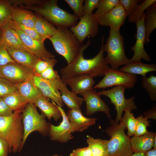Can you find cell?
<instances>
[{"label":"cell","mask_w":156,"mask_h":156,"mask_svg":"<svg viewBox=\"0 0 156 156\" xmlns=\"http://www.w3.org/2000/svg\"><path fill=\"white\" fill-rule=\"evenodd\" d=\"M104 36L102 39L101 49L97 55L92 58L86 59L83 56L84 51L90 44L89 39L85 44L82 45L79 54L71 63L60 70L61 79L63 80L75 75L86 74L94 77L104 76L109 68L104 56L103 49Z\"/></svg>","instance_id":"1"},{"label":"cell","mask_w":156,"mask_h":156,"mask_svg":"<svg viewBox=\"0 0 156 156\" xmlns=\"http://www.w3.org/2000/svg\"><path fill=\"white\" fill-rule=\"evenodd\" d=\"M23 111H15L8 116H0V137L7 143L10 153L20 152L22 149Z\"/></svg>","instance_id":"2"},{"label":"cell","mask_w":156,"mask_h":156,"mask_svg":"<svg viewBox=\"0 0 156 156\" xmlns=\"http://www.w3.org/2000/svg\"><path fill=\"white\" fill-rule=\"evenodd\" d=\"M58 0H43L39 5L21 6L23 8L34 11L42 16L57 28H68L75 26L78 18L59 7Z\"/></svg>","instance_id":"3"},{"label":"cell","mask_w":156,"mask_h":156,"mask_svg":"<svg viewBox=\"0 0 156 156\" xmlns=\"http://www.w3.org/2000/svg\"><path fill=\"white\" fill-rule=\"evenodd\" d=\"M110 122L105 131L110 137L107 142L108 156H131L133 152L130 138L125 133L126 127L121 120L118 123L111 119Z\"/></svg>","instance_id":"4"},{"label":"cell","mask_w":156,"mask_h":156,"mask_svg":"<svg viewBox=\"0 0 156 156\" xmlns=\"http://www.w3.org/2000/svg\"><path fill=\"white\" fill-rule=\"evenodd\" d=\"M57 29L55 33L49 39L55 51L69 64L77 57L82 45L68 28Z\"/></svg>","instance_id":"5"},{"label":"cell","mask_w":156,"mask_h":156,"mask_svg":"<svg viewBox=\"0 0 156 156\" xmlns=\"http://www.w3.org/2000/svg\"><path fill=\"white\" fill-rule=\"evenodd\" d=\"M43 114H40L34 103H28L23 111L22 119L23 136L22 144L23 148L30 134L37 131L44 136L49 133L50 124L48 123Z\"/></svg>","instance_id":"6"},{"label":"cell","mask_w":156,"mask_h":156,"mask_svg":"<svg viewBox=\"0 0 156 156\" xmlns=\"http://www.w3.org/2000/svg\"><path fill=\"white\" fill-rule=\"evenodd\" d=\"M123 37L120 31L110 29L109 35L105 44L103 46L104 52L107 53L105 57L107 64L111 68L117 69L120 66L131 62L125 55L124 47Z\"/></svg>","instance_id":"7"},{"label":"cell","mask_w":156,"mask_h":156,"mask_svg":"<svg viewBox=\"0 0 156 156\" xmlns=\"http://www.w3.org/2000/svg\"><path fill=\"white\" fill-rule=\"evenodd\" d=\"M126 88L124 86H118L111 89L99 92L101 95L109 98L111 103L114 106L117 112L115 121L117 123H118L121 120L124 111L127 110L131 112L137 108L134 101V96L129 99L125 98V92Z\"/></svg>","instance_id":"8"},{"label":"cell","mask_w":156,"mask_h":156,"mask_svg":"<svg viewBox=\"0 0 156 156\" xmlns=\"http://www.w3.org/2000/svg\"><path fill=\"white\" fill-rule=\"evenodd\" d=\"M104 76V78L94 86V89H105L118 86H124L126 88H131L135 86L137 81V77L135 75L109 68L106 70Z\"/></svg>","instance_id":"9"},{"label":"cell","mask_w":156,"mask_h":156,"mask_svg":"<svg viewBox=\"0 0 156 156\" xmlns=\"http://www.w3.org/2000/svg\"><path fill=\"white\" fill-rule=\"evenodd\" d=\"M99 17L95 13L83 15L77 24L70 28V30L82 44L88 36L94 38L99 31Z\"/></svg>","instance_id":"10"},{"label":"cell","mask_w":156,"mask_h":156,"mask_svg":"<svg viewBox=\"0 0 156 156\" xmlns=\"http://www.w3.org/2000/svg\"><path fill=\"white\" fill-rule=\"evenodd\" d=\"M36 74L32 69L16 62L0 66V77L15 84L24 81L33 82V78Z\"/></svg>","instance_id":"11"},{"label":"cell","mask_w":156,"mask_h":156,"mask_svg":"<svg viewBox=\"0 0 156 156\" xmlns=\"http://www.w3.org/2000/svg\"><path fill=\"white\" fill-rule=\"evenodd\" d=\"M10 25L16 32L30 53L41 60H47L55 58V55L45 48L44 42L39 41L26 35L12 20Z\"/></svg>","instance_id":"12"},{"label":"cell","mask_w":156,"mask_h":156,"mask_svg":"<svg viewBox=\"0 0 156 156\" xmlns=\"http://www.w3.org/2000/svg\"><path fill=\"white\" fill-rule=\"evenodd\" d=\"M61 78L48 80L36 74L33 78V83L40 90L43 96L50 99L57 105L62 107L64 104L58 88Z\"/></svg>","instance_id":"13"},{"label":"cell","mask_w":156,"mask_h":156,"mask_svg":"<svg viewBox=\"0 0 156 156\" xmlns=\"http://www.w3.org/2000/svg\"><path fill=\"white\" fill-rule=\"evenodd\" d=\"M57 106L61 112L62 120L58 125L50 124L48 135L51 140L65 143L73 138L72 133L74 132L73 129L64 109Z\"/></svg>","instance_id":"14"},{"label":"cell","mask_w":156,"mask_h":156,"mask_svg":"<svg viewBox=\"0 0 156 156\" xmlns=\"http://www.w3.org/2000/svg\"><path fill=\"white\" fill-rule=\"evenodd\" d=\"M80 94L83 96L86 104L87 115L90 116L96 112H101L105 113L108 118H111L109 107L101 98L99 92L92 88Z\"/></svg>","instance_id":"15"},{"label":"cell","mask_w":156,"mask_h":156,"mask_svg":"<svg viewBox=\"0 0 156 156\" xmlns=\"http://www.w3.org/2000/svg\"><path fill=\"white\" fill-rule=\"evenodd\" d=\"M127 16L124 7L120 2L112 9L99 17V24L102 26H108L111 29L120 31Z\"/></svg>","instance_id":"16"},{"label":"cell","mask_w":156,"mask_h":156,"mask_svg":"<svg viewBox=\"0 0 156 156\" xmlns=\"http://www.w3.org/2000/svg\"><path fill=\"white\" fill-rule=\"evenodd\" d=\"M144 13L141 18L135 23L137 29L135 44L131 48L134 52L133 57L130 60L131 62H141L142 59L150 62L151 59L145 51V31L144 23Z\"/></svg>","instance_id":"17"},{"label":"cell","mask_w":156,"mask_h":156,"mask_svg":"<svg viewBox=\"0 0 156 156\" xmlns=\"http://www.w3.org/2000/svg\"><path fill=\"white\" fill-rule=\"evenodd\" d=\"M74 131L82 132L94 124L97 120L95 118H88L82 114L80 109H70L67 115Z\"/></svg>","instance_id":"18"},{"label":"cell","mask_w":156,"mask_h":156,"mask_svg":"<svg viewBox=\"0 0 156 156\" xmlns=\"http://www.w3.org/2000/svg\"><path fill=\"white\" fill-rule=\"evenodd\" d=\"M63 81L76 95L92 89L95 83L93 77L86 74L75 75Z\"/></svg>","instance_id":"19"},{"label":"cell","mask_w":156,"mask_h":156,"mask_svg":"<svg viewBox=\"0 0 156 156\" xmlns=\"http://www.w3.org/2000/svg\"><path fill=\"white\" fill-rule=\"evenodd\" d=\"M10 22L1 27L2 34L0 39V45L22 49L29 52L16 32L10 27Z\"/></svg>","instance_id":"20"},{"label":"cell","mask_w":156,"mask_h":156,"mask_svg":"<svg viewBox=\"0 0 156 156\" xmlns=\"http://www.w3.org/2000/svg\"><path fill=\"white\" fill-rule=\"evenodd\" d=\"M12 58L16 63L33 69L39 60L30 53L23 49L12 47H5Z\"/></svg>","instance_id":"21"},{"label":"cell","mask_w":156,"mask_h":156,"mask_svg":"<svg viewBox=\"0 0 156 156\" xmlns=\"http://www.w3.org/2000/svg\"><path fill=\"white\" fill-rule=\"evenodd\" d=\"M156 133L149 131L144 135L135 136L130 138L131 146L133 153H145L153 148Z\"/></svg>","instance_id":"22"},{"label":"cell","mask_w":156,"mask_h":156,"mask_svg":"<svg viewBox=\"0 0 156 156\" xmlns=\"http://www.w3.org/2000/svg\"><path fill=\"white\" fill-rule=\"evenodd\" d=\"M49 102L47 97L42 95L37 98L34 103L36 107H38L49 120L53 118L57 121L62 117L60 112L57 105L53 101Z\"/></svg>","instance_id":"23"},{"label":"cell","mask_w":156,"mask_h":156,"mask_svg":"<svg viewBox=\"0 0 156 156\" xmlns=\"http://www.w3.org/2000/svg\"><path fill=\"white\" fill-rule=\"evenodd\" d=\"M66 84L61 78L59 81L58 88L62 100L70 109H80L84 101L83 98L78 97L67 88Z\"/></svg>","instance_id":"24"},{"label":"cell","mask_w":156,"mask_h":156,"mask_svg":"<svg viewBox=\"0 0 156 156\" xmlns=\"http://www.w3.org/2000/svg\"><path fill=\"white\" fill-rule=\"evenodd\" d=\"M36 17L37 15L27 9L14 7L12 8V20L16 24L34 28Z\"/></svg>","instance_id":"25"},{"label":"cell","mask_w":156,"mask_h":156,"mask_svg":"<svg viewBox=\"0 0 156 156\" xmlns=\"http://www.w3.org/2000/svg\"><path fill=\"white\" fill-rule=\"evenodd\" d=\"M16 85L18 91L28 103H34L37 98L43 95L38 88L31 81H23Z\"/></svg>","instance_id":"26"},{"label":"cell","mask_w":156,"mask_h":156,"mask_svg":"<svg viewBox=\"0 0 156 156\" xmlns=\"http://www.w3.org/2000/svg\"><path fill=\"white\" fill-rule=\"evenodd\" d=\"M119 70L125 73L135 75H140L144 77L148 73L156 71V64H145L141 62H131L125 65Z\"/></svg>","instance_id":"27"},{"label":"cell","mask_w":156,"mask_h":156,"mask_svg":"<svg viewBox=\"0 0 156 156\" xmlns=\"http://www.w3.org/2000/svg\"><path fill=\"white\" fill-rule=\"evenodd\" d=\"M144 23L145 31V44L150 41V37L153 31L156 28V3L150 6L144 13Z\"/></svg>","instance_id":"28"},{"label":"cell","mask_w":156,"mask_h":156,"mask_svg":"<svg viewBox=\"0 0 156 156\" xmlns=\"http://www.w3.org/2000/svg\"><path fill=\"white\" fill-rule=\"evenodd\" d=\"M34 28L41 36L44 41L54 34L57 29L44 18L37 15Z\"/></svg>","instance_id":"29"},{"label":"cell","mask_w":156,"mask_h":156,"mask_svg":"<svg viewBox=\"0 0 156 156\" xmlns=\"http://www.w3.org/2000/svg\"><path fill=\"white\" fill-rule=\"evenodd\" d=\"M1 98L13 112L23 110L28 103L18 91Z\"/></svg>","instance_id":"30"},{"label":"cell","mask_w":156,"mask_h":156,"mask_svg":"<svg viewBox=\"0 0 156 156\" xmlns=\"http://www.w3.org/2000/svg\"><path fill=\"white\" fill-rule=\"evenodd\" d=\"M86 141L93 156H108L107 140L95 139L88 136Z\"/></svg>","instance_id":"31"},{"label":"cell","mask_w":156,"mask_h":156,"mask_svg":"<svg viewBox=\"0 0 156 156\" xmlns=\"http://www.w3.org/2000/svg\"><path fill=\"white\" fill-rule=\"evenodd\" d=\"M142 85L153 101H156V77L152 75L148 77H143Z\"/></svg>","instance_id":"32"},{"label":"cell","mask_w":156,"mask_h":156,"mask_svg":"<svg viewBox=\"0 0 156 156\" xmlns=\"http://www.w3.org/2000/svg\"><path fill=\"white\" fill-rule=\"evenodd\" d=\"M12 6L9 0H0V26L12 20Z\"/></svg>","instance_id":"33"},{"label":"cell","mask_w":156,"mask_h":156,"mask_svg":"<svg viewBox=\"0 0 156 156\" xmlns=\"http://www.w3.org/2000/svg\"><path fill=\"white\" fill-rule=\"evenodd\" d=\"M120 120L127 129V135L129 137L134 135L137 120L133 114L129 110H125Z\"/></svg>","instance_id":"34"},{"label":"cell","mask_w":156,"mask_h":156,"mask_svg":"<svg viewBox=\"0 0 156 156\" xmlns=\"http://www.w3.org/2000/svg\"><path fill=\"white\" fill-rule=\"evenodd\" d=\"M156 2V0H145L143 1L139 4L134 12L129 16V22L135 23L141 18L144 14V10Z\"/></svg>","instance_id":"35"},{"label":"cell","mask_w":156,"mask_h":156,"mask_svg":"<svg viewBox=\"0 0 156 156\" xmlns=\"http://www.w3.org/2000/svg\"><path fill=\"white\" fill-rule=\"evenodd\" d=\"M119 2V0H100L94 13L99 17L112 9Z\"/></svg>","instance_id":"36"},{"label":"cell","mask_w":156,"mask_h":156,"mask_svg":"<svg viewBox=\"0 0 156 156\" xmlns=\"http://www.w3.org/2000/svg\"><path fill=\"white\" fill-rule=\"evenodd\" d=\"M18 91L16 84L8 79L0 77V98Z\"/></svg>","instance_id":"37"},{"label":"cell","mask_w":156,"mask_h":156,"mask_svg":"<svg viewBox=\"0 0 156 156\" xmlns=\"http://www.w3.org/2000/svg\"><path fill=\"white\" fill-rule=\"evenodd\" d=\"M137 122L136 129L134 135L139 136L146 134L148 132L147 127L151 126L150 122L144 117L142 114L136 118Z\"/></svg>","instance_id":"38"},{"label":"cell","mask_w":156,"mask_h":156,"mask_svg":"<svg viewBox=\"0 0 156 156\" xmlns=\"http://www.w3.org/2000/svg\"><path fill=\"white\" fill-rule=\"evenodd\" d=\"M57 62V60L53 58L47 60L40 59L36 62L33 68L36 74L39 75L48 67L54 66Z\"/></svg>","instance_id":"39"},{"label":"cell","mask_w":156,"mask_h":156,"mask_svg":"<svg viewBox=\"0 0 156 156\" xmlns=\"http://www.w3.org/2000/svg\"><path fill=\"white\" fill-rule=\"evenodd\" d=\"M72 10L74 15L80 18L83 15L84 0H65Z\"/></svg>","instance_id":"40"},{"label":"cell","mask_w":156,"mask_h":156,"mask_svg":"<svg viewBox=\"0 0 156 156\" xmlns=\"http://www.w3.org/2000/svg\"><path fill=\"white\" fill-rule=\"evenodd\" d=\"M141 1L139 0H120L123 5L127 16H129L135 10Z\"/></svg>","instance_id":"41"},{"label":"cell","mask_w":156,"mask_h":156,"mask_svg":"<svg viewBox=\"0 0 156 156\" xmlns=\"http://www.w3.org/2000/svg\"><path fill=\"white\" fill-rule=\"evenodd\" d=\"M16 24L18 27L28 36L39 41L44 42L41 36L34 28L26 27L16 23Z\"/></svg>","instance_id":"42"},{"label":"cell","mask_w":156,"mask_h":156,"mask_svg":"<svg viewBox=\"0 0 156 156\" xmlns=\"http://www.w3.org/2000/svg\"><path fill=\"white\" fill-rule=\"evenodd\" d=\"M38 75L44 79L48 80L56 79L61 78L57 72L54 70L53 66L48 67Z\"/></svg>","instance_id":"43"},{"label":"cell","mask_w":156,"mask_h":156,"mask_svg":"<svg viewBox=\"0 0 156 156\" xmlns=\"http://www.w3.org/2000/svg\"><path fill=\"white\" fill-rule=\"evenodd\" d=\"M11 62H15L10 55L5 47L0 45V66Z\"/></svg>","instance_id":"44"},{"label":"cell","mask_w":156,"mask_h":156,"mask_svg":"<svg viewBox=\"0 0 156 156\" xmlns=\"http://www.w3.org/2000/svg\"><path fill=\"white\" fill-rule=\"evenodd\" d=\"M100 0H85L83 6V15L92 14L93 10L96 8Z\"/></svg>","instance_id":"45"},{"label":"cell","mask_w":156,"mask_h":156,"mask_svg":"<svg viewBox=\"0 0 156 156\" xmlns=\"http://www.w3.org/2000/svg\"><path fill=\"white\" fill-rule=\"evenodd\" d=\"M9 3L12 7L19 5L29 6L39 5L42 3L43 0H9Z\"/></svg>","instance_id":"46"},{"label":"cell","mask_w":156,"mask_h":156,"mask_svg":"<svg viewBox=\"0 0 156 156\" xmlns=\"http://www.w3.org/2000/svg\"><path fill=\"white\" fill-rule=\"evenodd\" d=\"M70 156H93L91 149L88 146L73 150Z\"/></svg>","instance_id":"47"},{"label":"cell","mask_w":156,"mask_h":156,"mask_svg":"<svg viewBox=\"0 0 156 156\" xmlns=\"http://www.w3.org/2000/svg\"><path fill=\"white\" fill-rule=\"evenodd\" d=\"M13 112L0 98V116H5L12 114Z\"/></svg>","instance_id":"48"},{"label":"cell","mask_w":156,"mask_h":156,"mask_svg":"<svg viewBox=\"0 0 156 156\" xmlns=\"http://www.w3.org/2000/svg\"><path fill=\"white\" fill-rule=\"evenodd\" d=\"M9 148L7 142L0 137V156H8Z\"/></svg>","instance_id":"49"},{"label":"cell","mask_w":156,"mask_h":156,"mask_svg":"<svg viewBox=\"0 0 156 156\" xmlns=\"http://www.w3.org/2000/svg\"><path fill=\"white\" fill-rule=\"evenodd\" d=\"M156 104L149 110H147L144 112L143 117L148 119L149 118L156 119Z\"/></svg>","instance_id":"50"},{"label":"cell","mask_w":156,"mask_h":156,"mask_svg":"<svg viewBox=\"0 0 156 156\" xmlns=\"http://www.w3.org/2000/svg\"><path fill=\"white\" fill-rule=\"evenodd\" d=\"M145 156H156V149H151L144 153Z\"/></svg>","instance_id":"51"},{"label":"cell","mask_w":156,"mask_h":156,"mask_svg":"<svg viewBox=\"0 0 156 156\" xmlns=\"http://www.w3.org/2000/svg\"><path fill=\"white\" fill-rule=\"evenodd\" d=\"M131 156H145L144 153H134Z\"/></svg>","instance_id":"52"},{"label":"cell","mask_w":156,"mask_h":156,"mask_svg":"<svg viewBox=\"0 0 156 156\" xmlns=\"http://www.w3.org/2000/svg\"><path fill=\"white\" fill-rule=\"evenodd\" d=\"M153 148V149H156V135L154 138Z\"/></svg>","instance_id":"53"},{"label":"cell","mask_w":156,"mask_h":156,"mask_svg":"<svg viewBox=\"0 0 156 156\" xmlns=\"http://www.w3.org/2000/svg\"><path fill=\"white\" fill-rule=\"evenodd\" d=\"M2 34V30L1 27L0 26V39Z\"/></svg>","instance_id":"54"},{"label":"cell","mask_w":156,"mask_h":156,"mask_svg":"<svg viewBox=\"0 0 156 156\" xmlns=\"http://www.w3.org/2000/svg\"><path fill=\"white\" fill-rule=\"evenodd\" d=\"M52 156H63L62 155H59L58 154H55L52 155Z\"/></svg>","instance_id":"55"}]
</instances>
